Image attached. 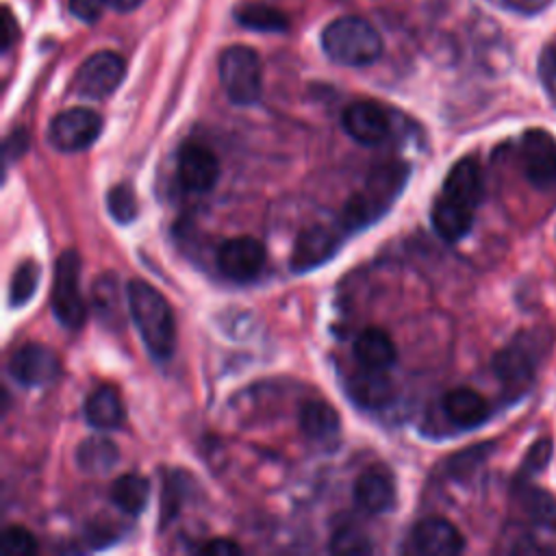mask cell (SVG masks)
<instances>
[{
	"label": "cell",
	"instance_id": "6da1fadb",
	"mask_svg": "<svg viewBox=\"0 0 556 556\" xmlns=\"http://www.w3.org/2000/svg\"><path fill=\"white\" fill-rule=\"evenodd\" d=\"M126 300L148 354L154 361H167L176 345V324L167 300L146 280H130Z\"/></svg>",
	"mask_w": 556,
	"mask_h": 556
},
{
	"label": "cell",
	"instance_id": "7a4b0ae2",
	"mask_svg": "<svg viewBox=\"0 0 556 556\" xmlns=\"http://www.w3.org/2000/svg\"><path fill=\"white\" fill-rule=\"evenodd\" d=\"M326 56L345 67L371 65L382 54L378 30L363 17L343 15L332 20L321 33Z\"/></svg>",
	"mask_w": 556,
	"mask_h": 556
},
{
	"label": "cell",
	"instance_id": "3957f363",
	"mask_svg": "<svg viewBox=\"0 0 556 556\" xmlns=\"http://www.w3.org/2000/svg\"><path fill=\"white\" fill-rule=\"evenodd\" d=\"M219 83L232 104H254L263 91V67L256 50L235 43L219 56Z\"/></svg>",
	"mask_w": 556,
	"mask_h": 556
},
{
	"label": "cell",
	"instance_id": "277c9868",
	"mask_svg": "<svg viewBox=\"0 0 556 556\" xmlns=\"http://www.w3.org/2000/svg\"><path fill=\"white\" fill-rule=\"evenodd\" d=\"M404 176L402 165H387L374 172L367 187L345 202L343 224L348 228H361L380 217L400 193Z\"/></svg>",
	"mask_w": 556,
	"mask_h": 556
},
{
	"label": "cell",
	"instance_id": "5b68a950",
	"mask_svg": "<svg viewBox=\"0 0 556 556\" xmlns=\"http://www.w3.org/2000/svg\"><path fill=\"white\" fill-rule=\"evenodd\" d=\"M50 302L54 317L67 330L83 328L87 306L80 293V256L76 250H65L59 254L54 265V287Z\"/></svg>",
	"mask_w": 556,
	"mask_h": 556
},
{
	"label": "cell",
	"instance_id": "8992f818",
	"mask_svg": "<svg viewBox=\"0 0 556 556\" xmlns=\"http://www.w3.org/2000/svg\"><path fill=\"white\" fill-rule=\"evenodd\" d=\"M124 74V59L117 52L100 50L80 63L72 83V91L80 98L100 100L111 96L119 87Z\"/></svg>",
	"mask_w": 556,
	"mask_h": 556
},
{
	"label": "cell",
	"instance_id": "52a82bcc",
	"mask_svg": "<svg viewBox=\"0 0 556 556\" xmlns=\"http://www.w3.org/2000/svg\"><path fill=\"white\" fill-rule=\"evenodd\" d=\"M102 130V117L87 106H74L52 117L48 128L50 143L61 152L87 150Z\"/></svg>",
	"mask_w": 556,
	"mask_h": 556
},
{
	"label": "cell",
	"instance_id": "ba28073f",
	"mask_svg": "<svg viewBox=\"0 0 556 556\" xmlns=\"http://www.w3.org/2000/svg\"><path fill=\"white\" fill-rule=\"evenodd\" d=\"M521 165L523 174L536 189H549L556 185V139L532 128L521 139Z\"/></svg>",
	"mask_w": 556,
	"mask_h": 556
},
{
	"label": "cell",
	"instance_id": "9c48e42d",
	"mask_svg": "<svg viewBox=\"0 0 556 556\" xmlns=\"http://www.w3.org/2000/svg\"><path fill=\"white\" fill-rule=\"evenodd\" d=\"M536 354L539 348L534 334H519L510 345L495 354L493 371L506 387L526 389L536 369Z\"/></svg>",
	"mask_w": 556,
	"mask_h": 556
},
{
	"label": "cell",
	"instance_id": "30bf717a",
	"mask_svg": "<svg viewBox=\"0 0 556 556\" xmlns=\"http://www.w3.org/2000/svg\"><path fill=\"white\" fill-rule=\"evenodd\" d=\"M265 245L254 237H232L217 250V267L232 280H252L265 267Z\"/></svg>",
	"mask_w": 556,
	"mask_h": 556
},
{
	"label": "cell",
	"instance_id": "8fae6325",
	"mask_svg": "<svg viewBox=\"0 0 556 556\" xmlns=\"http://www.w3.org/2000/svg\"><path fill=\"white\" fill-rule=\"evenodd\" d=\"M408 549L424 556H454L465 549V539L452 521L443 517H426L413 528Z\"/></svg>",
	"mask_w": 556,
	"mask_h": 556
},
{
	"label": "cell",
	"instance_id": "7c38bea8",
	"mask_svg": "<svg viewBox=\"0 0 556 556\" xmlns=\"http://www.w3.org/2000/svg\"><path fill=\"white\" fill-rule=\"evenodd\" d=\"M9 371L24 387H43L59 376L61 363L50 348L41 343H26L13 352Z\"/></svg>",
	"mask_w": 556,
	"mask_h": 556
},
{
	"label": "cell",
	"instance_id": "4fadbf2b",
	"mask_svg": "<svg viewBox=\"0 0 556 556\" xmlns=\"http://www.w3.org/2000/svg\"><path fill=\"white\" fill-rule=\"evenodd\" d=\"M176 172H178L180 185L187 191L204 193V191H211L219 178V161L206 146L187 141L178 150Z\"/></svg>",
	"mask_w": 556,
	"mask_h": 556
},
{
	"label": "cell",
	"instance_id": "5bb4252c",
	"mask_svg": "<svg viewBox=\"0 0 556 556\" xmlns=\"http://www.w3.org/2000/svg\"><path fill=\"white\" fill-rule=\"evenodd\" d=\"M343 128L345 132L363 146H378L382 143L389 132H391V122L387 111L369 100H358L352 102L345 111H343Z\"/></svg>",
	"mask_w": 556,
	"mask_h": 556
},
{
	"label": "cell",
	"instance_id": "9a60e30c",
	"mask_svg": "<svg viewBox=\"0 0 556 556\" xmlns=\"http://www.w3.org/2000/svg\"><path fill=\"white\" fill-rule=\"evenodd\" d=\"M356 504L371 515H384L395 506V480L387 467H371L354 482Z\"/></svg>",
	"mask_w": 556,
	"mask_h": 556
},
{
	"label": "cell",
	"instance_id": "2e32d148",
	"mask_svg": "<svg viewBox=\"0 0 556 556\" xmlns=\"http://www.w3.org/2000/svg\"><path fill=\"white\" fill-rule=\"evenodd\" d=\"M339 245V237L324 226H311L302 230L295 239L293 254H291V269L293 271H308L324 261H328Z\"/></svg>",
	"mask_w": 556,
	"mask_h": 556
},
{
	"label": "cell",
	"instance_id": "e0dca14e",
	"mask_svg": "<svg viewBox=\"0 0 556 556\" xmlns=\"http://www.w3.org/2000/svg\"><path fill=\"white\" fill-rule=\"evenodd\" d=\"M348 393L363 408H382L393 400L395 387L384 369L363 367L361 371L352 374L348 382Z\"/></svg>",
	"mask_w": 556,
	"mask_h": 556
},
{
	"label": "cell",
	"instance_id": "ac0fdd59",
	"mask_svg": "<svg viewBox=\"0 0 556 556\" xmlns=\"http://www.w3.org/2000/svg\"><path fill=\"white\" fill-rule=\"evenodd\" d=\"M443 195L476 208L482 198V172L473 156H465L452 165L443 182Z\"/></svg>",
	"mask_w": 556,
	"mask_h": 556
},
{
	"label": "cell",
	"instance_id": "d6986e66",
	"mask_svg": "<svg viewBox=\"0 0 556 556\" xmlns=\"http://www.w3.org/2000/svg\"><path fill=\"white\" fill-rule=\"evenodd\" d=\"M432 226L437 230V235L450 243L463 239L473 224V208L465 206L447 195H439L432 204V213H430Z\"/></svg>",
	"mask_w": 556,
	"mask_h": 556
},
{
	"label": "cell",
	"instance_id": "ffe728a7",
	"mask_svg": "<svg viewBox=\"0 0 556 556\" xmlns=\"http://www.w3.org/2000/svg\"><path fill=\"white\" fill-rule=\"evenodd\" d=\"M85 419L96 430H115L124 421V404L115 387L100 384L85 400Z\"/></svg>",
	"mask_w": 556,
	"mask_h": 556
},
{
	"label": "cell",
	"instance_id": "44dd1931",
	"mask_svg": "<svg viewBox=\"0 0 556 556\" xmlns=\"http://www.w3.org/2000/svg\"><path fill=\"white\" fill-rule=\"evenodd\" d=\"M443 410H445L447 419L452 424H456L458 428H476L489 415L486 400L478 391L467 389V387H458V389H452L450 393H445Z\"/></svg>",
	"mask_w": 556,
	"mask_h": 556
},
{
	"label": "cell",
	"instance_id": "7402d4cb",
	"mask_svg": "<svg viewBox=\"0 0 556 556\" xmlns=\"http://www.w3.org/2000/svg\"><path fill=\"white\" fill-rule=\"evenodd\" d=\"M354 356L361 367L389 369L395 363V345L391 337L380 328H365L354 341Z\"/></svg>",
	"mask_w": 556,
	"mask_h": 556
},
{
	"label": "cell",
	"instance_id": "603a6c76",
	"mask_svg": "<svg viewBox=\"0 0 556 556\" xmlns=\"http://www.w3.org/2000/svg\"><path fill=\"white\" fill-rule=\"evenodd\" d=\"M91 304L102 324H106L109 328L124 326L122 289L113 274L98 276V280L93 282V289H91Z\"/></svg>",
	"mask_w": 556,
	"mask_h": 556
},
{
	"label": "cell",
	"instance_id": "cb8c5ba5",
	"mask_svg": "<svg viewBox=\"0 0 556 556\" xmlns=\"http://www.w3.org/2000/svg\"><path fill=\"white\" fill-rule=\"evenodd\" d=\"M300 428L313 441H328L339 432V413L321 400H311L300 410Z\"/></svg>",
	"mask_w": 556,
	"mask_h": 556
},
{
	"label": "cell",
	"instance_id": "d4e9b609",
	"mask_svg": "<svg viewBox=\"0 0 556 556\" xmlns=\"http://www.w3.org/2000/svg\"><path fill=\"white\" fill-rule=\"evenodd\" d=\"M119 458L117 445L106 437H89L76 447V465L87 473H104Z\"/></svg>",
	"mask_w": 556,
	"mask_h": 556
},
{
	"label": "cell",
	"instance_id": "484cf974",
	"mask_svg": "<svg viewBox=\"0 0 556 556\" xmlns=\"http://www.w3.org/2000/svg\"><path fill=\"white\" fill-rule=\"evenodd\" d=\"M235 20L250 30L261 33H285L289 28V20L282 11L261 4V2H243L235 9Z\"/></svg>",
	"mask_w": 556,
	"mask_h": 556
},
{
	"label": "cell",
	"instance_id": "4316f807",
	"mask_svg": "<svg viewBox=\"0 0 556 556\" xmlns=\"http://www.w3.org/2000/svg\"><path fill=\"white\" fill-rule=\"evenodd\" d=\"M148 497H150V484L143 476H137V473H126L117 478L111 486L113 504L132 517L143 513Z\"/></svg>",
	"mask_w": 556,
	"mask_h": 556
},
{
	"label": "cell",
	"instance_id": "83f0119b",
	"mask_svg": "<svg viewBox=\"0 0 556 556\" xmlns=\"http://www.w3.org/2000/svg\"><path fill=\"white\" fill-rule=\"evenodd\" d=\"M39 274H41V267L37 261H24L15 271H13V278H11V287H9V302L11 306H24L37 285H39Z\"/></svg>",
	"mask_w": 556,
	"mask_h": 556
},
{
	"label": "cell",
	"instance_id": "f1b7e54d",
	"mask_svg": "<svg viewBox=\"0 0 556 556\" xmlns=\"http://www.w3.org/2000/svg\"><path fill=\"white\" fill-rule=\"evenodd\" d=\"M106 208L117 224H130L137 217V198L130 185H113L106 193Z\"/></svg>",
	"mask_w": 556,
	"mask_h": 556
},
{
	"label": "cell",
	"instance_id": "f546056e",
	"mask_svg": "<svg viewBox=\"0 0 556 556\" xmlns=\"http://www.w3.org/2000/svg\"><path fill=\"white\" fill-rule=\"evenodd\" d=\"M521 504L526 508V513L539 521H549L556 517V500L552 493L534 489L530 484H523V495H521Z\"/></svg>",
	"mask_w": 556,
	"mask_h": 556
},
{
	"label": "cell",
	"instance_id": "4dcf8cb0",
	"mask_svg": "<svg viewBox=\"0 0 556 556\" xmlns=\"http://www.w3.org/2000/svg\"><path fill=\"white\" fill-rule=\"evenodd\" d=\"M0 552L4 556H33L37 552V539L22 526H11L0 536Z\"/></svg>",
	"mask_w": 556,
	"mask_h": 556
},
{
	"label": "cell",
	"instance_id": "1f68e13d",
	"mask_svg": "<svg viewBox=\"0 0 556 556\" xmlns=\"http://www.w3.org/2000/svg\"><path fill=\"white\" fill-rule=\"evenodd\" d=\"M330 549L334 554H367V552H371V543H369L367 534H363L361 530L343 526L332 534Z\"/></svg>",
	"mask_w": 556,
	"mask_h": 556
},
{
	"label": "cell",
	"instance_id": "d6a6232c",
	"mask_svg": "<svg viewBox=\"0 0 556 556\" xmlns=\"http://www.w3.org/2000/svg\"><path fill=\"white\" fill-rule=\"evenodd\" d=\"M549 458H552V439L543 437L536 443H532V447L528 450V454L519 467V478L528 480V478L541 473L545 469V465L549 463Z\"/></svg>",
	"mask_w": 556,
	"mask_h": 556
},
{
	"label": "cell",
	"instance_id": "836d02e7",
	"mask_svg": "<svg viewBox=\"0 0 556 556\" xmlns=\"http://www.w3.org/2000/svg\"><path fill=\"white\" fill-rule=\"evenodd\" d=\"M104 0H70V13L80 22H96L102 15Z\"/></svg>",
	"mask_w": 556,
	"mask_h": 556
},
{
	"label": "cell",
	"instance_id": "e575fe53",
	"mask_svg": "<svg viewBox=\"0 0 556 556\" xmlns=\"http://www.w3.org/2000/svg\"><path fill=\"white\" fill-rule=\"evenodd\" d=\"M200 554L204 556H235V554H241V547L232 541V539H211L206 543H202L198 547Z\"/></svg>",
	"mask_w": 556,
	"mask_h": 556
},
{
	"label": "cell",
	"instance_id": "d590c367",
	"mask_svg": "<svg viewBox=\"0 0 556 556\" xmlns=\"http://www.w3.org/2000/svg\"><path fill=\"white\" fill-rule=\"evenodd\" d=\"M28 146V135L20 128V130H13L9 137H7V143H4V152H7V159H15L20 156Z\"/></svg>",
	"mask_w": 556,
	"mask_h": 556
},
{
	"label": "cell",
	"instance_id": "8d00e7d4",
	"mask_svg": "<svg viewBox=\"0 0 556 556\" xmlns=\"http://www.w3.org/2000/svg\"><path fill=\"white\" fill-rule=\"evenodd\" d=\"M15 33H17V28H15V20H13L11 11H9V9H4V11H2V50H7V48L13 43Z\"/></svg>",
	"mask_w": 556,
	"mask_h": 556
},
{
	"label": "cell",
	"instance_id": "74e56055",
	"mask_svg": "<svg viewBox=\"0 0 556 556\" xmlns=\"http://www.w3.org/2000/svg\"><path fill=\"white\" fill-rule=\"evenodd\" d=\"M111 9H115V11H132V9H137L143 0H104Z\"/></svg>",
	"mask_w": 556,
	"mask_h": 556
}]
</instances>
